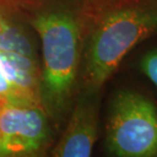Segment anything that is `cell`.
<instances>
[{"label": "cell", "instance_id": "1", "mask_svg": "<svg viewBox=\"0 0 157 157\" xmlns=\"http://www.w3.org/2000/svg\"><path fill=\"white\" fill-rule=\"evenodd\" d=\"M31 25L38 33L42 48L41 99L50 112L67 107L77 82L81 57V28L76 17L63 9L44 10Z\"/></svg>", "mask_w": 157, "mask_h": 157}, {"label": "cell", "instance_id": "2", "mask_svg": "<svg viewBox=\"0 0 157 157\" xmlns=\"http://www.w3.org/2000/svg\"><path fill=\"white\" fill-rule=\"evenodd\" d=\"M157 32V8L127 6L109 10L93 29L85 54L84 82L98 92L137 44Z\"/></svg>", "mask_w": 157, "mask_h": 157}, {"label": "cell", "instance_id": "3", "mask_svg": "<svg viewBox=\"0 0 157 157\" xmlns=\"http://www.w3.org/2000/svg\"><path fill=\"white\" fill-rule=\"evenodd\" d=\"M106 148L117 157H157V107L142 94L114 95L106 124Z\"/></svg>", "mask_w": 157, "mask_h": 157}, {"label": "cell", "instance_id": "4", "mask_svg": "<svg viewBox=\"0 0 157 157\" xmlns=\"http://www.w3.org/2000/svg\"><path fill=\"white\" fill-rule=\"evenodd\" d=\"M50 139L42 106L0 104V157L36 156Z\"/></svg>", "mask_w": 157, "mask_h": 157}, {"label": "cell", "instance_id": "5", "mask_svg": "<svg viewBox=\"0 0 157 157\" xmlns=\"http://www.w3.org/2000/svg\"><path fill=\"white\" fill-rule=\"evenodd\" d=\"M0 102L42 106L41 71L36 57L0 50Z\"/></svg>", "mask_w": 157, "mask_h": 157}, {"label": "cell", "instance_id": "6", "mask_svg": "<svg viewBox=\"0 0 157 157\" xmlns=\"http://www.w3.org/2000/svg\"><path fill=\"white\" fill-rule=\"evenodd\" d=\"M87 90L78 100L65 130L52 149L55 157H89L98 139V102L94 94Z\"/></svg>", "mask_w": 157, "mask_h": 157}, {"label": "cell", "instance_id": "7", "mask_svg": "<svg viewBox=\"0 0 157 157\" xmlns=\"http://www.w3.org/2000/svg\"><path fill=\"white\" fill-rule=\"evenodd\" d=\"M140 67L142 73L157 88V50H152L146 53L141 59Z\"/></svg>", "mask_w": 157, "mask_h": 157}, {"label": "cell", "instance_id": "8", "mask_svg": "<svg viewBox=\"0 0 157 157\" xmlns=\"http://www.w3.org/2000/svg\"><path fill=\"white\" fill-rule=\"evenodd\" d=\"M11 21H12L11 18L7 17V14H5V12L0 7V35L3 33V31L7 28V26Z\"/></svg>", "mask_w": 157, "mask_h": 157}, {"label": "cell", "instance_id": "9", "mask_svg": "<svg viewBox=\"0 0 157 157\" xmlns=\"http://www.w3.org/2000/svg\"><path fill=\"white\" fill-rule=\"evenodd\" d=\"M0 104H1V102H0Z\"/></svg>", "mask_w": 157, "mask_h": 157}]
</instances>
